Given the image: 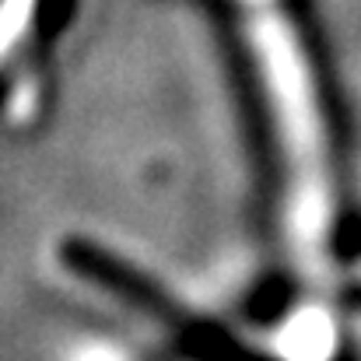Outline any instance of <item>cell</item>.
Masks as SVG:
<instances>
[{
	"label": "cell",
	"mask_w": 361,
	"mask_h": 361,
	"mask_svg": "<svg viewBox=\"0 0 361 361\" xmlns=\"http://www.w3.org/2000/svg\"><path fill=\"white\" fill-rule=\"evenodd\" d=\"M42 4L46 0H0V71L32 46Z\"/></svg>",
	"instance_id": "3957f363"
},
{
	"label": "cell",
	"mask_w": 361,
	"mask_h": 361,
	"mask_svg": "<svg viewBox=\"0 0 361 361\" xmlns=\"http://www.w3.org/2000/svg\"><path fill=\"white\" fill-rule=\"evenodd\" d=\"M334 348H337V326L316 298L284 323L281 351L288 361H330Z\"/></svg>",
	"instance_id": "7a4b0ae2"
},
{
	"label": "cell",
	"mask_w": 361,
	"mask_h": 361,
	"mask_svg": "<svg viewBox=\"0 0 361 361\" xmlns=\"http://www.w3.org/2000/svg\"><path fill=\"white\" fill-rule=\"evenodd\" d=\"M267 130L277 221L295 274L323 298L337 270L341 165L316 53L291 0H228Z\"/></svg>",
	"instance_id": "6da1fadb"
}]
</instances>
